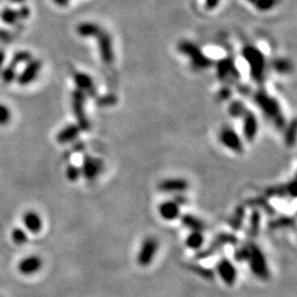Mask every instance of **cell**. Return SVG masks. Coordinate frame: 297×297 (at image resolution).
<instances>
[{
	"instance_id": "6da1fadb",
	"label": "cell",
	"mask_w": 297,
	"mask_h": 297,
	"mask_svg": "<svg viewBox=\"0 0 297 297\" xmlns=\"http://www.w3.org/2000/svg\"><path fill=\"white\" fill-rule=\"evenodd\" d=\"M254 103L267 119H270L278 129H284L286 127V120L283 115L282 108L279 100L268 95L264 89L255 91L253 96Z\"/></svg>"
},
{
	"instance_id": "7a4b0ae2",
	"label": "cell",
	"mask_w": 297,
	"mask_h": 297,
	"mask_svg": "<svg viewBox=\"0 0 297 297\" xmlns=\"http://www.w3.org/2000/svg\"><path fill=\"white\" fill-rule=\"evenodd\" d=\"M242 56L246 59V62L250 71L251 78L255 83L262 84L266 78V56L263 52L256 46L246 45L242 49Z\"/></svg>"
},
{
	"instance_id": "3957f363",
	"label": "cell",
	"mask_w": 297,
	"mask_h": 297,
	"mask_svg": "<svg viewBox=\"0 0 297 297\" xmlns=\"http://www.w3.org/2000/svg\"><path fill=\"white\" fill-rule=\"evenodd\" d=\"M249 254L247 262L249 263L251 272L256 278L263 281H267L271 278V272L267 266V261L262 250L259 248L258 244L249 241Z\"/></svg>"
},
{
	"instance_id": "277c9868",
	"label": "cell",
	"mask_w": 297,
	"mask_h": 297,
	"mask_svg": "<svg viewBox=\"0 0 297 297\" xmlns=\"http://www.w3.org/2000/svg\"><path fill=\"white\" fill-rule=\"evenodd\" d=\"M178 50L180 53L190 59L192 66L195 70H207L214 65L210 58L204 53L199 47L190 41H180L178 45Z\"/></svg>"
},
{
	"instance_id": "5b68a950",
	"label": "cell",
	"mask_w": 297,
	"mask_h": 297,
	"mask_svg": "<svg viewBox=\"0 0 297 297\" xmlns=\"http://www.w3.org/2000/svg\"><path fill=\"white\" fill-rule=\"evenodd\" d=\"M86 98L87 96L77 88L72 93V110H73L74 117L77 121L76 124L83 131H88L90 129V121L85 110Z\"/></svg>"
},
{
	"instance_id": "8992f818",
	"label": "cell",
	"mask_w": 297,
	"mask_h": 297,
	"mask_svg": "<svg viewBox=\"0 0 297 297\" xmlns=\"http://www.w3.org/2000/svg\"><path fill=\"white\" fill-rule=\"evenodd\" d=\"M238 243V238L234 235L230 234V232H222V234L217 235L215 237V239L212 240L211 243L209 244V247L207 249H202L197 252L196 254V258L199 260L210 258V256H214L217 252L222 251L224 247L227 246H237Z\"/></svg>"
},
{
	"instance_id": "52a82bcc",
	"label": "cell",
	"mask_w": 297,
	"mask_h": 297,
	"mask_svg": "<svg viewBox=\"0 0 297 297\" xmlns=\"http://www.w3.org/2000/svg\"><path fill=\"white\" fill-rule=\"evenodd\" d=\"M159 240L154 237H147L140 247V250L136 255V262L140 267H147L153 262L156 253L159 251Z\"/></svg>"
},
{
	"instance_id": "ba28073f",
	"label": "cell",
	"mask_w": 297,
	"mask_h": 297,
	"mask_svg": "<svg viewBox=\"0 0 297 297\" xmlns=\"http://www.w3.org/2000/svg\"><path fill=\"white\" fill-rule=\"evenodd\" d=\"M219 142L223 146L237 154H241L244 151L243 141L237 131L231 127H223L219 132Z\"/></svg>"
},
{
	"instance_id": "9c48e42d",
	"label": "cell",
	"mask_w": 297,
	"mask_h": 297,
	"mask_svg": "<svg viewBox=\"0 0 297 297\" xmlns=\"http://www.w3.org/2000/svg\"><path fill=\"white\" fill-rule=\"evenodd\" d=\"M96 40H97L99 55L103 63H105L106 65H111L115 61V52L110 34L105 30H102L97 34Z\"/></svg>"
},
{
	"instance_id": "30bf717a",
	"label": "cell",
	"mask_w": 297,
	"mask_h": 297,
	"mask_svg": "<svg viewBox=\"0 0 297 297\" xmlns=\"http://www.w3.org/2000/svg\"><path fill=\"white\" fill-rule=\"evenodd\" d=\"M217 78L222 82H235L239 79L240 73L237 68L234 59L226 58L220 59L216 65Z\"/></svg>"
},
{
	"instance_id": "8fae6325",
	"label": "cell",
	"mask_w": 297,
	"mask_h": 297,
	"mask_svg": "<svg viewBox=\"0 0 297 297\" xmlns=\"http://www.w3.org/2000/svg\"><path fill=\"white\" fill-rule=\"evenodd\" d=\"M104 171V162L99 158H95L91 155H85L84 156L81 172L82 176L85 179L93 182V180L97 179L98 176L102 174Z\"/></svg>"
},
{
	"instance_id": "7c38bea8",
	"label": "cell",
	"mask_w": 297,
	"mask_h": 297,
	"mask_svg": "<svg viewBox=\"0 0 297 297\" xmlns=\"http://www.w3.org/2000/svg\"><path fill=\"white\" fill-rule=\"evenodd\" d=\"M216 273L227 286H232L238 278V271L229 259L222 258L216 264Z\"/></svg>"
},
{
	"instance_id": "4fadbf2b",
	"label": "cell",
	"mask_w": 297,
	"mask_h": 297,
	"mask_svg": "<svg viewBox=\"0 0 297 297\" xmlns=\"http://www.w3.org/2000/svg\"><path fill=\"white\" fill-rule=\"evenodd\" d=\"M242 134L248 142H253L259 132V120L254 112L247 110L242 116Z\"/></svg>"
},
{
	"instance_id": "5bb4252c",
	"label": "cell",
	"mask_w": 297,
	"mask_h": 297,
	"mask_svg": "<svg viewBox=\"0 0 297 297\" xmlns=\"http://www.w3.org/2000/svg\"><path fill=\"white\" fill-rule=\"evenodd\" d=\"M295 178H293L290 182L270 186L266 190V196L273 198H295Z\"/></svg>"
},
{
	"instance_id": "9a60e30c",
	"label": "cell",
	"mask_w": 297,
	"mask_h": 297,
	"mask_svg": "<svg viewBox=\"0 0 297 297\" xmlns=\"http://www.w3.org/2000/svg\"><path fill=\"white\" fill-rule=\"evenodd\" d=\"M188 187H190V183L186 179L174 178H165L159 183L158 188L159 191L163 193H173V194H183L185 193Z\"/></svg>"
},
{
	"instance_id": "2e32d148",
	"label": "cell",
	"mask_w": 297,
	"mask_h": 297,
	"mask_svg": "<svg viewBox=\"0 0 297 297\" xmlns=\"http://www.w3.org/2000/svg\"><path fill=\"white\" fill-rule=\"evenodd\" d=\"M74 83L77 89L82 90L86 96L89 97H96L97 96V89H96V85L89 76L86 73H82V72H76L74 74Z\"/></svg>"
},
{
	"instance_id": "e0dca14e",
	"label": "cell",
	"mask_w": 297,
	"mask_h": 297,
	"mask_svg": "<svg viewBox=\"0 0 297 297\" xmlns=\"http://www.w3.org/2000/svg\"><path fill=\"white\" fill-rule=\"evenodd\" d=\"M43 261L38 255H30L22 259L18 264V270L23 275H32L41 270Z\"/></svg>"
},
{
	"instance_id": "ac0fdd59",
	"label": "cell",
	"mask_w": 297,
	"mask_h": 297,
	"mask_svg": "<svg viewBox=\"0 0 297 297\" xmlns=\"http://www.w3.org/2000/svg\"><path fill=\"white\" fill-rule=\"evenodd\" d=\"M41 70V62L39 59H31L30 62H28V65L26 66L25 71L20 74L18 78V83L20 85H29L37 78V76L40 73Z\"/></svg>"
},
{
	"instance_id": "d6986e66",
	"label": "cell",
	"mask_w": 297,
	"mask_h": 297,
	"mask_svg": "<svg viewBox=\"0 0 297 297\" xmlns=\"http://www.w3.org/2000/svg\"><path fill=\"white\" fill-rule=\"evenodd\" d=\"M159 214L165 222H173V220L179 218L180 206L173 199L165 200L159 206Z\"/></svg>"
},
{
	"instance_id": "ffe728a7",
	"label": "cell",
	"mask_w": 297,
	"mask_h": 297,
	"mask_svg": "<svg viewBox=\"0 0 297 297\" xmlns=\"http://www.w3.org/2000/svg\"><path fill=\"white\" fill-rule=\"evenodd\" d=\"M81 129L77 124H67L63 128L62 130H59L56 134V141L59 144H67L71 142H74L76 139L81 134Z\"/></svg>"
},
{
	"instance_id": "44dd1931",
	"label": "cell",
	"mask_w": 297,
	"mask_h": 297,
	"mask_svg": "<svg viewBox=\"0 0 297 297\" xmlns=\"http://www.w3.org/2000/svg\"><path fill=\"white\" fill-rule=\"evenodd\" d=\"M261 220H262V212L256 209L252 210L250 217H249V223L247 230V236L250 240L255 239L260 234Z\"/></svg>"
},
{
	"instance_id": "7402d4cb",
	"label": "cell",
	"mask_w": 297,
	"mask_h": 297,
	"mask_svg": "<svg viewBox=\"0 0 297 297\" xmlns=\"http://www.w3.org/2000/svg\"><path fill=\"white\" fill-rule=\"evenodd\" d=\"M22 219L28 231L32 232V234H39V232L41 231L43 223L41 217H40L37 212L28 211L23 215Z\"/></svg>"
},
{
	"instance_id": "603a6c76",
	"label": "cell",
	"mask_w": 297,
	"mask_h": 297,
	"mask_svg": "<svg viewBox=\"0 0 297 297\" xmlns=\"http://www.w3.org/2000/svg\"><path fill=\"white\" fill-rule=\"evenodd\" d=\"M180 223L184 227L191 231H200L204 232L206 230V223H205L202 219L198 218L192 214H184L183 216H179Z\"/></svg>"
},
{
	"instance_id": "cb8c5ba5",
	"label": "cell",
	"mask_w": 297,
	"mask_h": 297,
	"mask_svg": "<svg viewBox=\"0 0 297 297\" xmlns=\"http://www.w3.org/2000/svg\"><path fill=\"white\" fill-rule=\"evenodd\" d=\"M102 30L103 29L97 23L88 21L79 23L77 28H76V32H77L79 37L82 38H96Z\"/></svg>"
},
{
	"instance_id": "d4e9b609",
	"label": "cell",
	"mask_w": 297,
	"mask_h": 297,
	"mask_svg": "<svg viewBox=\"0 0 297 297\" xmlns=\"http://www.w3.org/2000/svg\"><path fill=\"white\" fill-rule=\"evenodd\" d=\"M244 218H246V207L238 206L235 209L234 214L230 216L229 220H228V224H229L232 230L239 231L243 227Z\"/></svg>"
},
{
	"instance_id": "484cf974",
	"label": "cell",
	"mask_w": 297,
	"mask_h": 297,
	"mask_svg": "<svg viewBox=\"0 0 297 297\" xmlns=\"http://www.w3.org/2000/svg\"><path fill=\"white\" fill-rule=\"evenodd\" d=\"M204 243H205V236L203 232L200 231H191L185 240L186 247L194 251L202 250Z\"/></svg>"
},
{
	"instance_id": "4316f807",
	"label": "cell",
	"mask_w": 297,
	"mask_h": 297,
	"mask_svg": "<svg viewBox=\"0 0 297 297\" xmlns=\"http://www.w3.org/2000/svg\"><path fill=\"white\" fill-rule=\"evenodd\" d=\"M247 206L255 207L256 210H259L260 208H262V211L266 212V214L268 216H272L275 214L274 207H273L272 205L267 202V199L266 197H261V196L260 197H254V198L249 199L247 202Z\"/></svg>"
},
{
	"instance_id": "83f0119b",
	"label": "cell",
	"mask_w": 297,
	"mask_h": 297,
	"mask_svg": "<svg viewBox=\"0 0 297 297\" xmlns=\"http://www.w3.org/2000/svg\"><path fill=\"white\" fill-rule=\"evenodd\" d=\"M294 218L290 216H281L278 218L272 219L268 222L267 226L270 228V230H279L284 229V228H290L294 226Z\"/></svg>"
},
{
	"instance_id": "f1b7e54d",
	"label": "cell",
	"mask_w": 297,
	"mask_h": 297,
	"mask_svg": "<svg viewBox=\"0 0 297 297\" xmlns=\"http://www.w3.org/2000/svg\"><path fill=\"white\" fill-rule=\"evenodd\" d=\"M247 107L241 100H234V102L230 103L229 107H228V112H229V116L234 119H240L242 118V116L246 114Z\"/></svg>"
},
{
	"instance_id": "f546056e",
	"label": "cell",
	"mask_w": 297,
	"mask_h": 297,
	"mask_svg": "<svg viewBox=\"0 0 297 297\" xmlns=\"http://www.w3.org/2000/svg\"><path fill=\"white\" fill-rule=\"evenodd\" d=\"M188 268L190 271L194 272L195 274H197L200 278L205 280H214L215 279V272L210 270V268L205 267L199 264H188Z\"/></svg>"
},
{
	"instance_id": "4dcf8cb0",
	"label": "cell",
	"mask_w": 297,
	"mask_h": 297,
	"mask_svg": "<svg viewBox=\"0 0 297 297\" xmlns=\"http://www.w3.org/2000/svg\"><path fill=\"white\" fill-rule=\"evenodd\" d=\"M284 142L287 147L295 146L296 142V121L295 119L292 120L291 123H288L284 132Z\"/></svg>"
},
{
	"instance_id": "1f68e13d",
	"label": "cell",
	"mask_w": 297,
	"mask_h": 297,
	"mask_svg": "<svg viewBox=\"0 0 297 297\" xmlns=\"http://www.w3.org/2000/svg\"><path fill=\"white\" fill-rule=\"evenodd\" d=\"M273 67H274V70L278 72V73H281V74L290 73L292 70L291 62L287 61V59H275L274 63H273Z\"/></svg>"
},
{
	"instance_id": "d6a6232c",
	"label": "cell",
	"mask_w": 297,
	"mask_h": 297,
	"mask_svg": "<svg viewBox=\"0 0 297 297\" xmlns=\"http://www.w3.org/2000/svg\"><path fill=\"white\" fill-rule=\"evenodd\" d=\"M11 239H13V241L15 244L22 246V244L28 242V235L21 228H15V229H14L13 232H11Z\"/></svg>"
},
{
	"instance_id": "836d02e7",
	"label": "cell",
	"mask_w": 297,
	"mask_h": 297,
	"mask_svg": "<svg viewBox=\"0 0 297 297\" xmlns=\"http://www.w3.org/2000/svg\"><path fill=\"white\" fill-rule=\"evenodd\" d=\"M0 18H1L2 22L7 23V25H14V23L17 22V20L19 19L17 11L9 9V8H6V9L2 10L1 15H0Z\"/></svg>"
},
{
	"instance_id": "e575fe53",
	"label": "cell",
	"mask_w": 297,
	"mask_h": 297,
	"mask_svg": "<svg viewBox=\"0 0 297 297\" xmlns=\"http://www.w3.org/2000/svg\"><path fill=\"white\" fill-rule=\"evenodd\" d=\"M65 175L66 178L70 180V182H76V180H78L82 176L81 167L76 166L74 164H71V165H68L66 168Z\"/></svg>"
},
{
	"instance_id": "d590c367",
	"label": "cell",
	"mask_w": 297,
	"mask_h": 297,
	"mask_svg": "<svg viewBox=\"0 0 297 297\" xmlns=\"http://www.w3.org/2000/svg\"><path fill=\"white\" fill-rule=\"evenodd\" d=\"M248 254H249V244L246 243L243 244V246L236 249L234 252V258L237 262H244V261L247 262Z\"/></svg>"
},
{
	"instance_id": "8d00e7d4",
	"label": "cell",
	"mask_w": 297,
	"mask_h": 297,
	"mask_svg": "<svg viewBox=\"0 0 297 297\" xmlns=\"http://www.w3.org/2000/svg\"><path fill=\"white\" fill-rule=\"evenodd\" d=\"M15 64L11 63L9 66L5 68V71L2 72V79L3 82L7 84H10L15 81Z\"/></svg>"
},
{
	"instance_id": "74e56055",
	"label": "cell",
	"mask_w": 297,
	"mask_h": 297,
	"mask_svg": "<svg viewBox=\"0 0 297 297\" xmlns=\"http://www.w3.org/2000/svg\"><path fill=\"white\" fill-rule=\"evenodd\" d=\"M31 59H32V55H31L30 52H28V51H19V52H17V53L14 55L13 62H11V63H14V64H15V65H17V64H20V63L30 62Z\"/></svg>"
},
{
	"instance_id": "f35d334b",
	"label": "cell",
	"mask_w": 297,
	"mask_h": 297,
	"mask_svg": "<svg viewBox=\"0 0 297 297\" xmlns=\"http://www.w3.org/2000/svg\"><path fill=\"white\" fill-rule=\"evenodd\" d=\"M11 120V111L3 104H0V126H6Z\"/></svg>"
},
{
	"instance_id": "ab89813d",
	"label": "cell",
	"mask_w": 297,
	"mask_h": 297,
	"mask_svg": "<svg viewBox=\"0 0 297 297\" xmlns=\"http://www.w3.org/2000/svg\"><path fill=\"white\" fill-rule=\"evenodd\" d=\"M276 0H255L254 6L260 11H268L275 6Z\"/></svg>"
},
{
	"instance_id": "60d3db41",
	"label": "cell",
	"mask_w": 297,
	"mask_h": 297,
	"mask_svg": "<svg viewBox=\"0 0 297 297\" xmlns=\"http://www.w3.org/2000/svg\"><path fill=\"white\" fill-rule=\"evenodd\" d=\"M232 91L229 87H223L222 89L218 90V94H217V98H218L219 102H226V100L229 99L231 97Z\"/></svg>"
},
{
	"instance_id": "b9f144b4",
	"label": "cell",
	"mask_w": 297,
	"mask_h": 297,
	"mask_svg": "<svg viewBox=\"0 0 297 297\" xmlns=\"http://www.w3.org/2000/svg\"><path fill=\"white\" fill-rule=\"evenodd\" d=\"M116 103V97L114 95H107L105 97H100L98 99L99 106H111Z\"/></svg>"
},
{
	"instance_id": "7bdbcfd3",
	"label": "cell",
	"mask_w": 297,
	"mask_h": 297,
	"mask_svg": "<svg viewBox=\"0 0 297 297\" xmlns=\"http://www.w3.org/2000/svg\"><path fill=\"white\" fill-rule=\"evenodd\" d=\"M30 14L31 13H30L29 7H27V6L20 8L19 10H17V15H18L19 19H28V18H29Z\"/></svg>"
},
{
	"instance_id": "ee69618b",
	"label": "cell",
	"mask_w": 297,
	"mask_h": 297,
	"mask_svg": "<svg viewBox=\"0 0 297 297\" xmlns=\"http://www.w3.org/2000/svg\"><path fill=\"white\" fill-rule=\"evenodd\" d=\"M173 200L176 204H178L179 206L187 204V198L184 196V194H175Z\"/></svg>"
},
{
	"instance_id": "f6af8a7d",
	"label": "cell",
	"mask_w": 297,
	"mask_h": 297,
	"mask_svg": "<svg viewBox=\"0 0 297 297\" xmlns=\"http://www.w3.org/2000/svg\"><path fill=\"white\" fill-rule=\"evenodd\" d=\"M220 0H205V6H206L207 10H212L219 5Z\"/></svg>"
},
{
	"instance_id": "bcb514c9",
	"label": "cell",
	"mask_w": 297,
	"mask_h": 297,
	"mask_svg": "<svg viewBox=\"0 0 297 297\" xmlns=\"http://www.w3.org/2000/svg\"><path fill=\"white\" fill-rule=\"evenodd\" d=\"M53 1L59 7H65L70 3V0H53Z\"/></svg>"
},
{
	"instance_id": "7dc6e473",
	"label": "cell",
	"mask_w": 297,
	"mask_h": 297,
	"mask_svg": "<svg viewBox=\"0 0 297 297\" xmlns=\"http://www.w3.org/2000/svg\"><path fill=\"white\" fill-rule=\"evenodd\" d=\"M3 62H5V53H3V51L0 50V68H1Z\"/></svg>"
},
{
	"instance_id": "c3c4849f",
	"label": "cell",
	"mask_w": 297,
	"mask_h": 297,
	"mask_svg": "<svg viewBox=\"0 0 297 297\" xmlns=\"http://www.w3.org/2000/svg\"><path fill=\"white\" fill-rule=\"evenodd\" d=\"M10 1L14 3H22V2H25L26 0H10Z\"/></svg>"
},
{
	"instance_id": "681fc988",
	"label": "cell",
	"mask_w": 297,
	"mask_h": 297,
	"mask_svg": "<svg viewBox=\"0 0 297 297\" xmlns=\"http://www.w3.org/2000/svg\"><path fill=\"white\" fill-rule=\"evenodd\" d=\"M248 1H249V2H251V3H254L255 0H248Z\"/></svg>"
}]
</instances>
